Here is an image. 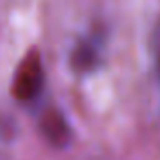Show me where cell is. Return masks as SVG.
I'll list each match as a JSON object with an SVG mask.
<instances>
[{"label": "cell", "mask_w": 160, "mask_h": 160, "mask_svg": "<svg viewBox=\"0 0 160 160\" xmlns=\"http://www.w3.org/2000/svg\"><path fill=\"white\" fill-rule=\"evenodd\" d=\"M43 66L40 55L36 52H31L22 59L21 66L18 67L12 83V93L21 102H31L40 95L43 88Z\"/></svg>", "instance_id": "cell-1"}, {"label": "cell", "mask_w": 160, "mask_h": 160, "mask_svg": "<svg viewBox=\"0 0 160 160\" xmlns=\"http://www.w3.org/2000/svg\"><path fill=\"white\" fill-rule=\"evenodd\" d=\"M72 66L76 67L78 71H90L97 66L98 62V50H97V45L91 43L90 40L79 43V45L74 48L72 52Z\"/></svg>", "instance_id": "cell-3"}, {"label": "cell", "mask_w": 160, "mask_h": 160, "mask_svg": "<svg viewBox=\"0 0 160 160\" xmlns=\"http://www.w3.org/2000/svg\"><path fill=\"white\" fill-rule=\"evenodd\" d=\"M40 129L47 141L53 146H66L71 141V128L64 115L55 108H48L42 115L40 121Z\"/></svg>", "instance_id": "cell-2"}]
</instances>
